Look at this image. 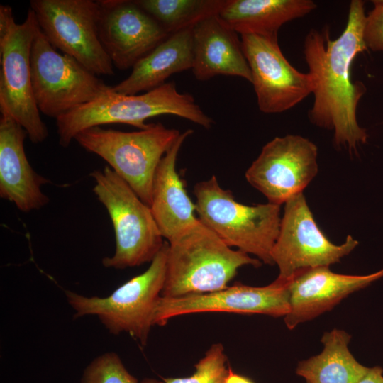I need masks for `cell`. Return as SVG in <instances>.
<instances>
[{
  "label": "cell",
  "mask_w": 383,
  "mask_h": 383,
  "mask_svg": "<svg viewBox=\"0 0 383 383\" xmlns=\"http://www.w3.org/2000/svg\"><path fill=\"white\" fill-rule=\"evenodd\" d=\"M365 2L350 3L346 26L335 40L328 27L311 29L304 38V55L313 82L314 101L308 112L311 123L333 131V144L352 155L367 139L357 120V109L366 91L362 82L353 81L355 58L367 50L364 40Z\"/></svg>",
  "instance_id": "obj_1"
},
{
  "label": "cell",
  "mask_w": 383,
  "mask_h": 383,
  "mask_svg": "<svg viewBox=\"0 0 383 383\" xmlns=\"http://www.w3.org/2000/svg\"><path fill=\"white\" fill-rule=\"evenodd\" d=\"M170 114L183 118L206 129L213 121L196 103L192 95L180 93L174 82L142 94H122L111 87L92 101L56 119L59 143L66 148L82 131L111 123H124L140 130L150 123L147 119Z\"/></svg>",
  "instance_id": "obj_2"
},
{
  "label": "cell",
  "mask_w": 383,
  "mask_h": 383,
  "mask_svg": "<svg viewBox=\"0 0 383 383\" xmlns=\"http://www.w3.org/2000/svg\"><path fill=\"white\" fill-rule=\"evenodd\" d=\"M262 262L233 250L199 221L168 242L167 272L161 296L172 298L217 292L243 266Z\"/></svg>",
  "instance_id": "obj_3"
},
{
  "label": "cell",
  "mask_w": 383,
  "mask_h": 383,
  "mask_svg": "<svg viewBox=\"0 0 383 383\" xmlns=\"http://www.w3.org/2000/svg\"><path fill=\"white\" fill-rule=\"evenodd\" d=\"M194 194L196 213L201 223L228 246L274 265L271 252L279 231L280 205L243 204L231 190L220 186L215 175L196 184Z\"/></svg>",
  "instance_id": "obj_4"
},
{
  "label": "cell",
  "mask_w": 383,
  "mask_h": 383,
  "mask_svg": "<svg viewBox=\"0 0 383 383\" xmlns=\"http://www.w3.org/2000/svg\"><path fill=\"white\" fill-rule=\"evenodd\" d=\"M93 192L112 222L116 250L102 260L105 267L125 269L151 262L165 242L148 205L109 166L90 174Z\"/></svg>",
  "instance_id": "obj_5"
},
{
  "label": "cell",
  "mask_w": 383,
  "mask_h": 383,
  "mask_svg": "<svg viewBox=\"0 0 383 383\" xmlns=\"http://www.w3.org/2000/svg\"><path fill=\"white\" fill-rule=\"evenodd\" d=\"M168 242L142 274L133 277L106 297H87L67 291L75 318L94 315L112 334L128 333L145 346L164 287Z\"/></svg>",
  "instance_id": "obj_6"
},
{
  "label": "cell",
  "mask_w": 383,
  "mask_h": 383,
  "mask_svg": "<svg viewBox=\"0 0 383 383\" xmlns=\"http://www.w3.org/2000/svg\"><path fill=\"white\" fill-rule=\"evenodd\" d=\"M180 134L177 129L157 123L133 132L91 127L79 132L74 140L103 158L150 206L157 167Z\"/></svg>",
  "instance_id": "obj_7"
},
{
  "label": "cell",
  "mask_w": 383,
  "mask_h": 383,
  "mask_svg": "<svg viewBox=\"0 0 383 383\" xmlns=\"http://www.w3.org/2000/svg\"><path fill=\"white\" fill-rule=\"evenodd\" d=\"M33 94L39 111L55 119L111 87L74 58L58 52L39 26L30 51Z\"/></svg>",
  "instance_id": "obj_8"
},
{
  "label": "cell",
  "mask_w": 383,
  "mask_h": 383,
  "mask_svg": "<svg viewBox=\"0 0 383 383\" xmlns=\"http://www.w3.org/2000/svg\"><path fill=\"white\" fill-rule=\"evenodd\" d=\"M41 31L50 44L96 75L113 74L99 36L100 6L92 0H31Z\"/></svg>",
  "instance_id": "obj_9"
},
{
  "label": "cell",
  "mask_w": 383,
  "mask_h": 383,
  "mask_svg": "<svg viewBox=\"0 0 383 383\" xmlns=\"http://www.w3.org/2000/svg\"><path fill=\"white\" fill-rule=\"evenodd\" d=\"M284 204L278 237L271 252L279 271L276 282L288 284L305 270L329 267L358 245L351 235L340 245L332 243L316 223L303 193Z\"/></svg>",
  "instance_id": "obj_10"
},
{
  "label": "cell",
  "mask_w": 383,
  "mask_h": 383,
  "mask_svg": "<svg viewBox=\"0 0 383 383\" xmlns=\"http://www.w3.org/2000/svg\"><path fill=\"white\" fill-rule=\"evenodd\" d=\"M38 28L34 12L24 21L0 31V111L18 123L33 143L48 136L35 103L30 72V51Z\"/></svg>",
  "instance_id": "obj_11"
},
{
  "label": "cell",
  "mask_w": 383,
  "mask_h": 383,
  "mask_svg": "<svg viewBox=\"0 0 383 383\" xmlns=\"http://www.w3.org/2000/svg\"><path fill=\"white\" fill-rule=\"evenodd\" d=\"M259 110L265 113L288 111L313 91L309 72L294 67L282 53L278 37L240 35Z\"/></svg>",
  "instance_id": "obj_12"
},
{
  "label": "cell",
  "mask_w": 383,
  "mask_h": 383,
  "mask_svg": "<svg viewBox=\"0 0 383 383\" xmlns=\"http://www.w3.org/2000/svg\"><path fill=\"white\" fill-rule=\"evenodd\" d=\"M318 148L298 135L276 137L265 144L245 172L247 181L269 203L280 205L302 193L318 172Z\"/></svg>",
  "instance_id": "obj_13"
},
{
  "label": "cell",
  "mask_w": 383,
  "mask_h": 383,
  "mask_svg": "<svg viewBox=\"0 0 383 383\" xmlns=\"http://www.w3.org/2000/svg\"><path fill=\"white\" fill-rule=\"evenodd\" d=\"M290 310L288 284L275 281L265 287L236 283L213 292L178 297L161 296L154 325L164 326L171 318L187 314L224 312L257 313L284 317Z\"/></svg>",
  "instance_id": "obj_14"
},
{
  "label": "cell",
  "mask_w": 383,
  "mask_h": 383,
  "mask_svg": "<svg viewBox=\"0 0 383 383\" xmlns=\"http://www.w3.org/2000/svg\"><path fill=\"white\" fill-rule=\"evenodd\" d=\"M99 36L113 65L133 67L170 35L135 1L100 0Z\"/></svg>",
  "instance_id": "obj_15"
},
{
  "label": "cell",
  "mask_w": 383,
  "mask_h": 383,
  "mask_svg": "<svg viewBox=\"0 0 383 383\" xmlns=\"http://www.w3.org/2000/svg\"><path fill=\"white\" fill-rule=\"evenodd\" d=\"M382 277L383 269L367 275L337 274L329 267L305 270L288 284L290 310L284 316L285 324L289 329H294Z\"/></svg>",
  "instance_id": "obj_16"
},
{
  "label": "cell",
  "mask_w": 383,
  "mask_h": 383,
  "mask_svg": "<svg viewBox=\"0 0 383 383\" xmlns=\"http://www.w3.org/2000/svg\"><path fill=\"white\" fill-rule=\"evenodd\" d=\"M27 133L6 114L0 117V196L21 211L38 210L49 203L41 187L49 180L37 173L24 150Z\"/></svg>",
  "instance_id": "obj_17"
},
{
  "label": "cell",
  "mask_w": 383,
  "mask_h": 383,
  "mask_svg": "<svg viewBox=\"0 0 383 383\" xmlns=\"http://www.w3.org/2000/svg\"><path fill=\"white\" fill-rule=\"evenodd\" d=\"M192 133V129L181 133L160 160L153 179L150 208L163 238L168 242L199 221L195 203L176 169L180 148Z\"/></svg>",
  "instance_id": "obj_18"
},
{
  "label": "cell",
  "mask_w": 383,
  "mask_h": 383,
  "mask_svg": "<svg viewBox=\"0 0 383 383\" xmlns=\"http://www.w3.org/2000/svg\"><path fill=\"white\" fill-rule=\"evenodd\" d=\"M195 78L206 81L218 75L239 77L251 83L250 70L241 40L218 15L208 17L193 28Z\"/></svg>",
  "instance_id": "obj_19"
},
{
  "label": "cell",
  "mask_w": 383,
  "mask_h": 383,
  "mask_svg": "<svg viewBox=\"0 0 383 383\" xmlns=\"http://www.w3.org/2000/svg\"><path fill=\"white\" fill-rule=\"evenodd\" d=\"M193 28L170 35L132 68L129 76L112 90L137 94L164 84L172 74L192 69Z\"/></svg>",
  "instance_id": "obj_20"
},
{
  "label": "cell",
  "mask_w": 383,
  "mask_h": 383,
  "mask_svg": "<svg viewBox=\"0 0 383 383\" xmlns=\"http://www.w3.org/2000/svg\"><path fill=\"white\" fill-rule=\"evenodd\" d=\"M316 7L312 0H228L218 15L238 34L277 38L284 23Z\"/></svg>",
  "instance_id": "obj_21"
},
{
  "label": "cell",
  "mask_w": 383,
  "mask_h": 383,
  "mask_svg": "<svg viewBox=\"0 0 383 383\" xmlns=\"http://www.w3.org/2000/svg\"><path fill=\"white\" fill-rule=\"evenodd\" d=\"M351 335L334 328L326 332L322 352L299 362L296 373L306 383H359L369 367L359 363L348 349Z\"/></svg>",
  "instance_id": "obj_22"
},
{
  "label": "cell",
  "mask_w": 383,
  "mask_h": 383,
  "mask_svg": "<svg viewBox=\"0 0 383 383\" xmlns=\"http://www.w3.org/2000/svg\"><path fill=\"white\" fill-rule=\"evenodd\" d=\"M135 3L172 35L218 14L228 0H136Z\"/></svg>",
  "instance_id": "obj_23"
},
{
  "label": "cell",
  "mask_w": 383,
  "mask_h": 383,
  "mask_svg": "<svg viewBox=\"0 0 383 383\" xmlns=\"http://www.w3.org/2000/svg\"><path fill=\"white\" fill-rule=\"evenodd\" d=\"M221 343L213 344L194 365L195 372L187 377L163 378L165 383H225L228 365Z\"/></svg>",
  "instance_id": "obj_24"
},
{
  "label": "cell",
  "mask_w": 383,
  "mask_h": 383,
  "mask_svg": "<svg viewBox=\"0 0 383 383\" xmlns=\"http://www.w3.org/2000/svg\"><path fill=\"white\" fill-rule=\"evenodd\" d=\"M81 383H139L126 370L117 354L106 353L85 369Z\"/></svg>",
  "instance_id": "obj_25"
},
{
  "label": "cell",
  "mask_w": 383,
  "mask_h": 383,
  "mask_svg": "<svg viewBox=\"0 0 383 383\" xmlns=\"http://www.w3.org/2000/svg\"><path fill=\"white\" fill-rule=\"evenodd\" d=\"M372 3L374 8L366 16L364 40L367 49L383 52V4L379 0Z\"/></svg>",
  "instance_id": "obj_26"
},
{
  "label": "cell",
  "mask_w": 383,
  "mask_h": 383,
  "mask_svg": "<svg viewBox=\"0 0 383 383\" xmlns=\"http://www.w3.org/2000/svg\"><path fill=\"white\" fill-rule=\"evenodd\" d=\"M359 383H383V369L378 366L369 367Z\"/></svg>",
  "instance_id": "obj_27"
},
{
  "label": "cell",
  "mask_w": 383,
  "mask_h": 383,
  "mask_svg": "<svg viewBox=\"0 0 383 383\" xmlns=\"http://www.w3.org/2000/svg\"><path fill=\"white\" fill-rule=\"evenodd\" d=\"M225 383H254L250 379L235 373L228 365Z\"/></svg>",
  "instance_id": "obj_28"
},
{
  "label": "cell",
  "mask_w": 383,
  "mask_h": 383,
  "mask_svg": "<svg viewBox=\"0 0 383 383\" xmlns=\"http://www.w3.org/2000/svg\"><path fill=\"white\" fill-rule=\"evenodd\" d=\"M140 383H165V382L162 380L160 381V380H157V379H155L147 378V379H143L140 382Z\"/></svg>",
  "instance_id": "obj_29"
},
{
  "label": "cell",
  "mask_w": 383,
  "mask_h": 383,
  "mask_svg": "<svg viewBox=\"0 0 383 383\" xmlns=\"http://www.w3.org/2000/svg\"><path fill=\"white\" fill-rule=\"evenodd\" d=\"M383 4V0H379Z\"/></svg>",
  "instance_id": "obj_30"
}]
</instances>
